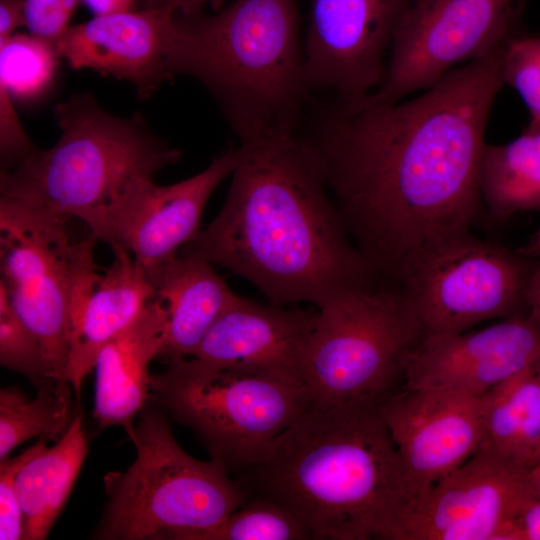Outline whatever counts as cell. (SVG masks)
Segmentation results:
<instances>
[{
  "instance_id": "1",
  "label": "cell",
  "mask_w": 540,
  "mask_h": 540,
  "mask_svg": "<svg viewBox=\"0 0 540 540\" xmlns=\"http://www.w3.org/2000/svg\"><path fill=\"white\" fill-rule=\"evenodd\" d=\"M505 47L454 68L407 101L337 99L306 139L342 222L373 273L396 282L421 251L470 231L479 163L504 85Z\"/></svg>"
},
{
  "instance_id": "2",
  "label": "cell",
  "mask_w": 540,
  "mask_h": 540,
  "mask_svg": "<svg viewBox=\"0 0 540 540\" xmlns=\"http://www.w3.org/2000/svg\"><path fill=\"white\" fill-rule=\"evenodd\" d=\"M226 201L178 254L223 266L275 305L310 302L376 280L328 195L318 159L295 131L240 139Z\"/></svg>"
},
{
  "instance_id": "3",
  "label": "cell",
  "mask_w": 540,
  "mask_h": 540,
  "mask_svg": "<svg viewBox=\"0 0 540 540\" xmlns=\"http://www.w3.org/2000/svg\"><path fill=\"white\" fill-rule=\"evenodd\" d=\"M318 540H391L412 499L379 402L310 406L238 480Z\"/></svg>"
},
{
  "instance_id": "4",
  "label": "cell",
  "mask_w": 540,
  "mask_h": 540,
  "mask_svg": "<svg viewBox=\"0 0 540 540\" xmlns=\"http://www.w3.org/2000/svg\"><path fill=\"white\" fill-rule=\"evenodd\" d=\"M168 71L202 84L239 139L295 131L309 93L296 0H234L213 15L176 12Z\"/></svg>"
},
{
  "instance_id": "5",
  "label": "cell",
  "mask_w": 540,
  "mask_h": 540,
  "mask_svg": "<svg viewBox=\"0 0 540 540\" xmlns=\"http://www.w3.org/2000/svg\"><path fill=\"white\" fill-rule=\"evenodd\" d=\"M53 114L60 138L2 170L0 198L78 218L96 240L111 246L133 186L177 163L181 152L151 131L140 114L115 116L90 93L72 94Z\"/></svg>"
},
{
  "instance_id": "6",
  "label": "cell",
  "mask_w": 540,
  "mask_h": 540,
  "mask_svg": "<svg viewBox=\"0 0 540 540\" xmlns=\"http://www.w3.org/2000/svg\"><path fill=\"white\" fill-rule=\"evenodd\" d=\"M135 434V461L104 478L108 503L94 538L193 540L247 501L223 465L197 460L178 445L158 404L148 400Z\"/></svg>"
},
{
  "instance_id": "7",
  "label": "cell",
  "mask_w": 540,
  "mask_h": 540,
  "mask_svg": "<svg viewBox=\"0 0 540 540\" xmlns=\"http://www.w3.org/2000/svg\"><path fill=\"white\" fill-rule=\"evenodd\" d=\"M303 365L310 406L381 402L403 385L425 335L403 289L375 281L318 306Z\"/></svg>"
},
{
  "instance_id": "8",
  "label": "cell",
  "mask_w": 540,
  "mask_h": 540,
  "mask_svg": "<svg viewBox=\"0 0 540 540\" xmlns=\"http://www.w3.org/2000/svg\"><path fill=\"white\" fill-rule=\"evenodd\" d=\"M149 400L193 430L212 460L245 472L310 407L302 386L195 357L169 361L164 371L152 373Z\"/></svg>"
},
{
  "instance_id": "9",
  "label": "cell",
  "mask_w": 540,
  "mask_h": 540,
  "mask_svg": "<svg viewBox=\"0 0 540 540\" xmlns=\"http://www.w3.org/2000/svg\"><path fill=\"white\" fill-rule=\"evenodd\" d=\"M67 220L0 198V287L39 342L47 374L56 381H66L74 280L96 242L92 235L73 241Z\"/></svg>"
},
{
  "instance_id": "10",
  "label": "cell",
  "mask_w": 540,
  "mask_h": 540,
  "mask_svg": "<svg viewBox=\"0 0 540 540\" xmlns=\"http://www.w3.org/2000/svg\"><path fill=\"white\" fill-rule=\"evenodd\" d=\"M536 263L516 249L480 240L468 231L418 253L396 283L412 304L425 337L454 334L486 320L528 314L527 294Z\"/></svg>"
},
{
  "instance_id": "11",
  "label": "cell",
  "mask_w": 540,
  "mask_h": 540,
  "mask_svg": "<svg viewBox=\"0 0 540 540\" xmlns=\"http://www.w3.org/2000/svg\"><path fill=\"white\" fill-rule=\"evenodd\" d=\"M523 0H411L381 84L362 99L391 104L425 90L462 62L505 47L522 30Z\"/></svg>"
},
{
  "instance_id": "12",
  "label": "cell",
  "mask_w": 540,
  "mask_h": 540,
  "mask_svg": "<svg viewBox=\"0 0 540 540\" xmlns=\"http://www.w3.org/2000/svg\"><path fill=\"white\" fill-rule=\"evenodd\" d=\"M534 495L529 470L479 449L410 500L391 540H502Z\"/></svg>"
},
{
  "instance_id": "13",
  "label": "cell",
  "mask_w": 540,
  "mask_h": 540,
  "mask_svg": "<svg viewBox=\"0 0 540 540\" xmlns=\"http://www.w3.org/2000/svg\"><path fill=\"white\" fill-rule=\"evenodd\" d=\"M411 0H312L304 43L307 88L358 100L382 82L384 57Z\"/></svg>"
},
{
  "instance_id": "14",
  "label": "cell",
  "mask_w": 540,
  "mask_h": 540,
  "mask_svg": "<svg viewBox=\"0 0 540 540\" xmlns=\"http://www.w3.org/2000/svg\"><path fill=\"white\" fill-rule=\"evenodd\" d=\"M379 409L401 459L412 499L481 446V396L444 388L401 387L383 399Z\"/></svg>"
},
{
  "instance_id": "15",
  "label": "cell",
  "mask_w": 540,
  "mask_h": 540,
  "mask_svg": "<svg viewBox=\"0 0 540 540\" xmlns=\"http://www.w3.org/2000/svg\"><path fill=\"white\" fill-rule=\"evenodd\" d=\"M540 359V328L528 315L477 331L425 337L412 355L405 388H444L481 396Z\"/></svg>"
},
{
  "instance_id": "16",
  "label": "cell",
  "mask_w": 540,
  "mask_h": 540,
  "mask_svg": "<svg viewBox=\"0 0 540 540\" xmlns=\"http://www.w3.org/2000/svg\"><path fill=\"white\" fill-rule=\"evenodd\" d=\"M175 37V11L142 8L95 15L70 26L56 49L74 70L125 80L144 99L171 79L168 63Z\"/></svg>"
},
{
  "instance_id": "17",
  "label": "cell",
  "mask_w": 540,
  "mask_h": 540,
  "mask_svg": "<svg viewBox=\"0 0 540 540\" xmlns=\"http://www.w3.org/2000/svg\"><path fill=\"white\" fill-rule=\"evenodd\" d=\"M237 158V148L230 149L200 173L171 185L138 181L118 217L111 249L126 248L146 272L174 259L201 232L205 205L232 174Z\"/></svg>"
},
{
  "instance_id": "18",
  "label": "cell",
  "mask_w": 540,
  "mask_h": 540,
  "mask_svg": "<svg viewBox=\"0 0 540 540\" xmlns=\"http://www.w3.org/2000/svg\"><path fill=\"white\" fill-rule=\"evenodd\" d=\"M317 313L261 305L235 295L191 357L303 386V365Z\"/></svg>"
},
{
  "instance_id": "19",
  "label": "cell",
  "mask_w": 540,
  "mask_h": 540,
  "mask_svg": "<svg viewBox=\"0 0 540 540\" xmlns=\"http://www.w3.org/2000/svg\"><path fill=\"white\" fill-rule=\"evenodd\" d=\"M99 273L94 255L80 266L70 300V347L65 380L80 400L82 384L101 349L130 326L156 297L146 270L124 247L112 249Z\"/></svg>"
},
{
  "instance_id": "20",
  "label": "cell",
  "mask_w": 540,
  "mask_h": 540,
  "mask_svg": "<svg viewBox=\"0 0 540 540\" xmlns=\"http://www.w3.org/2000/svg\"><path fill=\"white\" fill-rule=\"evenodd\" d=\"M166 326L165 307L155 298L99 352L93 412L99 429L120 426L134 441L133 421L149 400V365L159 356Z\"/></svg>"
},
{
  "instance_id": "21",
  "label": "cell",
  "mask_w": 540,
  "mask_h": 540,
  "mask_svg": "<svg viewBox=\"0 0 540 540\" xmlns=\"http://www.w3.org/2000/svg\"><path fill=\"white\" fill-rule=\"evenodd\" d=\"M147 274L167 314L159 357H191L236 294L211 263L193 256L178 254Z\"/></svg>"
},
{
  "instance_id": "22",
  "label": "cell",
  "mask_w": 540,
  "mask_h": 540,
  "mask_svg": "<svg viewBox=\"0 0 540 540\" xmlns=\"http://www.w3.org/2000/svg\"><path fill=\"white\" fill-rule=\"evenodd\" d=\"M87 452L82 416L77 414L52 447L45 446L22 466L14 487L23 515V540L47 537L70 495Z\"/></svg>"
},
{
  "instance_id": "23",
  "label": "cell",
  "mask_w": 540,
  "mask_h": 540,
  "mask_svg": "<svg viewBox=\"0 0 540 540\" xmlns=\"http://www.w3.org/2000/svg\"><path fill=\"white\" fill-rule=\"evenodd\" d=\"M481 418L479 449L530 470L540 460V376L534 365L481 395Z\"/></svg>"
},
{
  "instance_id": "24",
  "label": "cell",
  "mask_w": 540,
  "mask_h": 540,
  "mask_svg": "<svg viewBox=\"0 0 540 540\" xmlns=\"http://www.w3.org/2000/svg\"><path fill=\"white\" fill-rule=\"evenodd\" d=\"M479 188L482 201L496 219L540 210V125L529 123L506 144L484 145Z\"/></svg>"
},
{
  "instance_id": "25",
  "label": "cell",
  "mask_w": 540,
  "mask_h": 540,
  "mask_svg": "<svg viewBox=\"0 0 540 540\" xmlns=\"http://www.w3.org/2000/svg\"><path fill=\"white\" fill-rule=\"evenodd\" d=\"M72 385L58 381L50 388L37 390L34 399L17 387L0 390V461L25 441L59 440L74 417L71 408Z\"/></svg>"
},
{
  "instance_id": "26",
  "label": "cell",
  "mask_w": 540,
  "mask_h": 540,
  "mask_svg": "<svg viewBox=\"0 0 540 540\" xmlns=\"http://www.w3.org/2000/svg\"><path fill=\"white\" fill-rule=\"evenodd\" d=\"M59 58L55 46L30 33L0 40V88L22 100L41 95L52 83Z\"/></svg>"
},
{
  "instance_id": "27",
  "label": "cell",
  "mask_w": 540,
  "mask_h": 540,
  "mask_svg": "<svg viewBox=\"0 0 540 540\" xmlns=\"http://www.w3.org/2000/svg\"><path fill=\"white\" fill-rule=\"evenodd\" d=\"M302 526L280 505L261 497H250L213 529L193 540H304Z\"/></svg>"
},
{
  "instance_id": "28",
  "label": "cell",
  "mask_w": 540,
  "mask_h": 540,
  "mask_svg": "<svg viewBox=\"0 0 540 540\" xmlns=\"http://www.w3.org/2000/svg\"><path fill=\"white\" fill-rule=\"evenodd\" d=\"M0 363L22 374L39 390L58 381L50 378L39 342L17 315L0 287Z\"/></svg>"
},
{
  "instance_id": "29",
  "label": "cell",
  "mask_w": 540,
  "mask_h": 540,
  "mask_svg": "<svg viewBox=\"0 0 540 540\" xmlns=\"http://www.w3.org/2000/svg\"><path fill=\"white\" fill-rule=\"evenodd\" d=\"M502 77L504 85L514 88L525 103L529 123L540 125V33L522 30L508 42Z\"/></svg>"
},
{
  "instance_id": "30",
  "label": "cell",
  "mask_w": 540,
  "mask_h": 540,
  "mask_svg": "<svg viewBox=\"0 0 540 540\" xmlns=\"http://www.w3.org/2000/svg\"><path fill=\"white\" fill-rule=\"evenodd\" d=\"M45 446L46 440L40 439L18 456L0 461L1 540H23V515L14 483L22 466Z\"/></svg>"
},
{
  "instance_id": "31",
  "label": "cell",
  "mask_w": 540,
  "mask_h": 540,
  "mask_svg": "<svg viewBox=\"0 0 540 540\" xmlns=\"http://www.w3.org/2000/svg\"><path fill=\"white\" fill-rule=\"evenodd\" d=\"M79 3L81 0H24L25 27L30 34L56 48L70 27L69 21Z\"/></svg>"
},
{
  "instance_id": "32",
  "label": "cell",
  "mask_w": 540,
  "mask_h": 540,
  "mask_svg": "<svg viewBox=\"0 0 540 540\" xmlns=\"http://www.w3.org/2000/svg\"><path fill=\"white\" fill-rule=\"evenodd\" d=\"M502 540H540V495H534L508 524Z\"/></svg>"
},
{
  "instance_id": "33",
  "label": "cell",
  "mask_w": 540,
  "mask_h": 540,
  "mask_svg": "<svg viewBox=\"0 0 540 540\" xmlns=\"http://www.w3.org/2000/svg\"><path fill=\"white\" fill-rule=\"evenodd\" d=\"M22 26H25L24 0H0V40L10 38Z\"/></svg>"
},
{
  "instance_id": "34",
  "label": "cell",
  "mask_w": 540,
  "mask_h": 540,
  "mask_svg": "<svg viewBox=\"0 0 540 540\" xmlns=\"http://www.w3.org/2000/svg\"><path fill=\"white\" fill-rule=\"evenodd\" d=\"M223 0H142V8H166L182 14L199 12L205 6L210 5L218 9Z\"/></svg>"
},
{
  "instance_id": "35",
  "label": "cell",
  "mask_w": 540,
  "mask_h": 540,
  "mask_svg": "<svg viewBox=\"0 0 540 540\" xmlns=\"http://www.w3.org/2000/svg\"><path fill=\"white\" fill-rule=\"evenodd\" d=\"M528 315L540 328V259H537L527 294Z\"/></svg>"
},
{
  "instance_id": "36",
  "label": "cell",
  "mask_w": 540,
  "mask_h": 540,
  "mask_svg": "<svg viewBox=\"0 0 540 540\" xmlns=\"http://www.w3.org/2000/svg\"><path fill=\"white\" fill-rule=\"evenodd\" d=\"M137 0H81L95 15L123 12L132 10Z\"/></svg>"
},
{
  "instance_id": "37",
  "label": "cell",
  "mask_w": 540,
  "mask_h": 540,
  "mask_svg": "<svg viewBox=\"0 0 540 540\" xmlns=\"http://www.w3.org/2000/svg\"><path fill=\"white\" fill-rule=\"evenodd\" d=\"M517 252L522 254L523 256L532 258V259H540V229H538L528 240V242L517 248Z\"/></svg>"
},
{
  "instance_id": "38",
  "label": "cell",
  "mask_w": 540,
  "mask_h": 540,
  "mask_svg": "<svg viewBox=\"0 0 540 540\" xmlns=\"http://www.w3.org/2000/svg\"><path fill=\"white\" fill-rule=\"evenodd\" d=\"M529 479L534 493L540 495V460L529 470Z\"/></svg>"
},
{
  "instance_id": "39",
  "label": "cell",
  "mask_w": 540,
  "mask_h": 540,
  "mask_svg": "<svg viewBox=\"0 0 540 540\" xmlns=\"http://www.w3.org/2000/svg\"><path fill=\"white\" fill-rule=\"evenodd\" d=\"M534 367H535L538 375L540 376V359L534 364Z\"/></svg>"
}]
</instances>
